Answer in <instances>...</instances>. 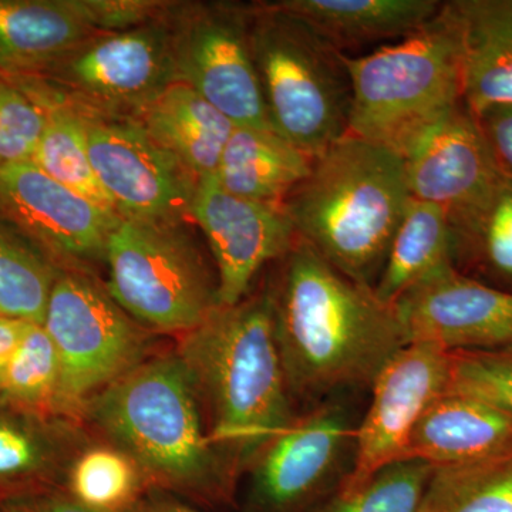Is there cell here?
Instances as JSON below:
<instances>
[{"label":"cell","mask_w":512,"mask_h":512,"mask_svg":"<svg viewBox=\"0 0 512 512\" xmlns=\"http://www.w3.org/2000/svg\"><path fill=\"white\" fill-rule=\"evenodd\" d=\"M512 456V416L480 397L448 389L417 421L403 458L458 466Z\"/></svg>","instance_id":"18"},{"label":"cell","mask_w":512,"mask_h":512,"mask_svg":"<svg viewBox=\"0 0 512 512\" xmlns=\"http://www.w3.org/2000/svg\"><path fill=\"white\" fill-rule=\"evenodd\" d=\"M167 16L126 32L99 33L25 79L83 119L137 120L177 83Z\"/></svg>","instance_id":"9"},{"label":"cell","mask_w":512,"mask_h":512,"mask_svg":"<svg viewBox=\"0 0 512 512\" xmlns=\"http://www.w3.org/2000/svg\"><path fill=\"white\" fill-rule=\"evenodd\" d=\"M43 128L42 106L12 76L0 72V165L32 161Z\"/></svg>","instance_id":"33"},{"label":"cell","mask_w":512,"mask_h":512,"mask_svg":"<svg viewBox=\"0 0 512 512\" xmlns=\"http://www.w3.org/2000/svg\"><path fill=\"white\" fill-rule=\"evenodd\" d=\"M252 5L174 2L168 12L175 80L235 126L274 130L252 55Z\"/></svg>","instance_id":"10"},{"label":"cell","mask_w":512,"mask_h":512,"mask_svg":"<svg viewBox=\"0 0 512 512\" xmlns=\"http://www.w3.org/2000/svg\"><path fill=\"white\" fill-rule=\"evenodd\" d=\"M474 117L498 170L512 180V104L488 107Z\"/></svg>","instance_id":"36"},{"label":"cell","mask_w":512,"mask_h":512,"mask_svg":"<svg viewBox=\"0 0 512 512\" xmlns=\"http://www.w3.org/2000/svg\"><path fill=\"white\" fill-rule=\"evenodd\" d=\"M349 134L396 153L414 131L463 101L460 28L451 2L429 23L365 56H343Z\"/></svg>","instance_id":"5"},{"label":"cell","mask_w":512,"mask_h":512,"mask_svg":"<svg viewBox=\"0 0 512 512\" xmlns=\"http://www.w3.org/2000/svg\"><path fill=\"white\" fill-rule=\"evenodd\" d=\"M60 377L55 343L43 325L29 323L0 380V400L29 412L59 416Z\"/></svg>","instance_id":"31"},{"label":"cell","mask_w":512,"mask_h":512,"mask_svg":"<svg viewBox=\"0 0 512 512\" xmlns=\"http://www.w3.org/2000/svg\"><path fill=\"white\" fill-rule=\"evenodd\" d=\"M463 103L477 116L512 104V0H454Z\"/></svg>","instance_id":"20"},{"label":"cell","mask_w":512,"mask_h":512,"mask_svg":"<svg viewBox=\"0 0 512 512\" xmlns=\"http://www.w3.org/2000/svg\"><path fill=\"white\" fill-rule=\"evenodd\" d=\"M191 220L214 262L222 306L247 298L259 272L288 254L298 239L284 205L231 194L215 175L198 183Z\"/></svg>","instance_id":"16"},{"label":"cell","mask_w":512,"mask_h":512,"mask_svg":"<svg viewBox=\"0 0 512 512\" xmlns=\"http://www.w3.org/2000/svg\"><path fill=\"white\" fill-rule=\"evenodd\" d=\"M30 322L0 315V380Z\"/></svg>","instance_id":"37"},{"label":"cell","mask_w":512,"mask_h":512,"mask_svg":"<svg viewBox=\"0 0 512 512\" xmlns=\"http://www.w3.org/2000/svg\"><path fill=\"white\" fill-rule=\"evenodd\" d=\"M252 5V55L269 121L309 157L349 133L352 87L345 53L274 2Z\"/></svg>","instance_id":"6"},{"label":"cell","mask_w":512,"mask_h":512,"mask_svg":"<svg viewBox=\"0 0 512 512\" xmlns=\"http://www.w3.org/2000/svg\"><path fill=\"white\" fill-rule=\"evenodd\" d=\"M32 504L39 512H101L90 510L84 505L77 503L69 494L64 490H46L42 493L33 495L30 498ZM123 512H140L138 504L131 510Z\"/></svg>","instance_id":"38"},{"label":"cell","mask_w":512,"mask_h":512,"mask_svg":"<svg viewBox=\"0 0 512 512\" xmlns=\"http://www.w3.org/2000/svg\"><path fill=\"white\" fill-rule=\"evenodd\" d=\"M43 328L59 353L57 414L82 417L101 390L148 357L150 330L111 298L96 275L60 271L47 303Z\"/></svg>","instance_id":"8"},{"label":"cell","mask_w":512,"mask_h":512,"mask_svg":"<svg viewBox=\"0 0 512 512\" xmlns=\"http://www.w3.org/2000/svg\"><path fill=\"white\" fill-rule=\"evenodd\" d=\"M96 35L79 0H0V72L36 76Z\"/></svg>","instance_id":"19"},{"label":"cell","mask_w":512,"mask_h":512,"mask_svg":"<svg viewBox=\"0 0 512 512\" xmlns=\"http://www.w3.org/2000/svg\"><path fill=\"white\" fill-rule=\"evenodd\" d=\"M177 352L200 394L212 443L238 473L298 417L275 342L268 289L218 306L183 336Z\"/></svg>","instance_id":"3"},{"label":"cell","mask_w":512,"mask_h":512,"mask_svg":"<svg viewBox=\"0 0 512 512\" xmlns=\"http://www.w3.org/2000/svg\"><path fill=\"white\" fill-rule=\"evenodd\" d=\"M266 289L293 402L319 404L333 394L370 387L390 357L407 345L394 306L302 239L279 259Z\"/></svg>","instance_id":"1"},{"label":"cell","mask_w":512,"mask_h":512,"mask_svg":"<svg viewBox=\"0 0 512 512\" xmlns=\"http://www.w3.org/2000/svg\"><path fill=\"white\" fill-rule=\"evenodd\" d=\"M453 264V232L440 205L410 198L390 244L375 293L387 305L440 266Z\"/></svg>","instance_id":"26"},{"label":"cell","mask_w":512,"mask_h":512,"mask_svg":"<svg viewBox=\"0 0 512 512\" xmlns=\"http://www.w3.org/2000/svg\"><path fill=\"white\" fill-rule=\"evenodd\" d=\"M84 15L99 33L126 32L157 22L174 2L163 0H79Z\"/></svg>","instance_id":"35"},{"label":"cell","mask_w":512,"mask_h":512,"mask_svg":"<svg viewBox=\"0 0 512 512\" xmlns=\"http://www.w3.org/2000/svg\"><path fill=\"white\" fill-rule=\"evenodd\" d=\"M192 220L120 218L107 241V292L150 332L187 335L220 305L218 276Z\"/></svg>","instance_id":"7"},{"label":"cell","mask_w":512,"mask_h":512,"mask_svg":"<svg viewBox=\"0 0 512 512\" xmlns=\"http://www.w3.org/2000/svg\"><path fill=\"white\" fill-rule=\"evenodd\" d=\"M357 424L339 400L296 417L248 467L247 511L309 512L328 500L350 473Z\"/></svg>","instance_id":"11"},{"label":"cell","mask_w":512,"mask_h":512,"mask_svg":"<svg viewBox=\"0 0 512 512\" xmlns=\"http://www.w3.org/2000/svg\"><path fill=\"white\" fill-rule=\"evenodd\" d=\"M140 512H202L184 503L173 494L161 490H148L138 503Z\"/></svg>","instance_id":"39"},{"label":"cell","mask_w":512,"mask_h":512,"mask_svg":"<svg viewBox=\"0 0 512 512\" xmlns=\"http://www.w3.org/2000/svg\"><path fill=\"white\" fill-rule=\"evenodd\" d=\"M0 512H39L30 498H6L0 501Z\"/></svg>","instance_id":"40"},{"label":"cell","mask_w":512,"mask_h":512,"mask_svg":"<svg viewBox=\"0 0 512 512\" xmlns=\"http://www.w3.org/2000/svg\"><path fill=\"white\" fill-rule=\"evenodd\" d=\"M448 220L458 271L512 292V180L501 175L476 201L448 214Z\"/></svg>","instance_id":"25"},{"label":"cell","mask_w":512,"mask_h":512,"mask_svg":"<svg viewBox=\"0 0 512 512\" xmlns=\"http://www.w3.org/2000/svg\"><path fill=\"white\" fill-rule=\"evenodd\" d=\"M451 390L480 397L512 416V349L451 352Z\"/></svg>","instance_id":"34"},{"label":"cell","mask_w":512,"mask_h":512,"mask_svg":"<svg viewBox=\"0 0 512 512\" xmlns=\"http://www.w3.org/2000/svg\"><path fill=\"white\" fill-rule=\"evenodd\" d=\"M198 181L217 174L235 124L183 83L164 90L136 120Z\"/></svg>","instance_id":"22"},{"label":"cell","mask_w":512,"mask_h":512,"mask_svg":"<svg viewBox=\"0 0 512 512\" xmlns=\"http://www.w3.org/2000/svg\"><path fill=\"white\" fill-rule=\"evenodd\" d=\"M72 420L20 409L0 400V488L66 478L86 443Z\"/></svg>","instance_id":"23"},{"label":"cell","mask_w":512,"mask_h":512,"mask_svg":"<svg viewBox=\"0 0 512 512\" xmlns=\"http://www.w3.org/2000/svg\"><path fill=\"white\" fill-rule=\"evenodd\" d=\"M42 106L45 128L32 161L57 183L69 188L103 210L114 212V205L94 171L87 144L86 120L25 77L12 76Z\"/></svg>","instance_id":"27"},{"label":"cell","mask_w":512,"mask_h":512,"mask_svg":"<svg viewBox=\"0 0 512 512\" xmlns=\"http://www.w3.org/2000/svg\"><path fill=\"white\" fill-rule=\"evenodd\" d=\"M86 120L94 171L123 220H191L198 178L136 120Z\"/></svg>","instance_id":"13"},{"label":"cell","mask_w":512,"mask_h":512,"mask_svg":"<svg viewBox=\"0 0 512 512\" xmlns=\"http://www.w3.org/2000/svg\"><path fill=\"white\" fill-rule=\"evenodd\" d=\"M419 512H512V456L434 467Z\"/></svg>","instance_id":"29"},{"label":"cell","mask_w":512,"mask_h":512,"mask_svg":"<svg viewBox=\"0 0 512 512\" xmlns=\"http://www.w3.org/2000/svg\"><path fill=\"white\" fill-rule=\"evenodd\" d=\"M64 480L73 500L101 512L131 510L150 490L136 461L109 443L83 447Z\"/></svg>","instance_id":"28"},{"label":"cell","mask_w":512,"mask_h":512,"mask_svg":"<svg viewBox=\"0 0 512 512\" xmlns=\"http://www.w3.org/2000/svg\"><path fill=\"white\" fill-rule=\"evenodd\" d=\"M312 164V157L275 130L235 126L215 178L238 197L285 205L311 173Z\"/></svg>","instance_id":"24"},{"label":"cell","mask_w":512,"mask_h":512,"mask_svg":"<svg viewBox=\"0 0 512 512\" xmlns=\"http://www.w3.org/2000/svg\"><path fill=\"white\" fill-rule=\"evenodd\" d=\"M396 153L410 195L447 214L476 201L503 175L463 101L414 131Z\"/></svg>","instance_id":"17"},{"label":"cell","mask_w":512,"mask_h":512,"mask_svg":"<svg viewBox=\"0 0 512 512\" xmlns=\"http://www.w3.org/2000/svg\"><path fill=\"white\" fill-rule=\"evenodd\" d=\"M0 220L59 271L94 275L120 217L57 183L33 161L0 165Z\"/></svg>","instance_id":"12"},{"label":"cell","mask_w":512,"mask_h":512,"mask_svg":"<svg viewBox=\"0 0 512 512\" xmlns=\"http://www.w3.org/2000/svg\"><path fill=\"white\" fill-rule=\"evenodd\" d=\"M202 409L190 370L173 352L148 356L89 400L82 417L136 461L150 490L221 503L238 471L212 443Z\"/></svg>","instance_id":"2"},{"label":"cell","mask_w":512,"mask_h":512,"mask_svg":"<svg viewBox=\"0 0 512 512\" xmlns=\"http://www.w3.org/2000/svg\"><path fill=\"white\" fill-rule=\"evenodd\" d=\"M451 373V352L430 343H409L390 357L370 386L372 402L357 424L352 468L339 488L359 487L402 460L417 421L450 389Z\"/></svg>","instance_id":"14"},{"label":"cell","mask_w":512,"mask_h":512,"mask_svg":"<svg viewBox=\"0 0 512 512\" xmlns=\"http://www.w3.org/2000/svg\"><path fill=\"white\" fill-rule=\"evenodd\" d=\"M279 8L298 16L329 45L350 47L400 40L440 12L437 0H279Z\"/></svg>","instance_id":"21"},{"label":"cell","mask_w":512,"mask_h":512,"mask_svg":"<svg viewBox=\"0 0 512 512\" xmlns=\"http://www.w3.org/2000/svg\"><path fill=\"white\" fill-rule=\"evenodd\" d=\"M60 271L0 220V315L43 325Z\"/></svg>","instance_id":"30"},{"label":"cell","mask_w":512,"mask_h":512,"mask_svg":"<svg viewBox=\"0 0 512 512\" xmlns=\"http://www.w3.org/2000/svg\"><path fill=\"white\" fill-rule=\"evenodd\" d=\"M407 345L447 352L512 349V292L440 266L394 302Z\"/></svg>","instance_id":"15"},{"label":"cell","mask_w":512,"mask_h":512,"mask_svg":"<svg viewBox=\"0 0 512 512\" xmlns=\"http://www.w3.org/2000/svg\"><path fill=\"white\" fill-rule=\"evenodd\" d=\"M410 198L399 154L348 133L313 158L284 207L299 239L375 288Z\"/></svg>","instance_id":"4"},{"label":"cell","mask_w":512,"mask_h":512,"mask_svg":"<svg viewBox=\"0 0 512 512\" xmlns=\"http://www.w3.org/2000/svg\"><path fill=\"white\" fill-rule=\"evenodd\" d=\"M433 470L419 458L393 461L359 487L338 488L312 512H419Z\"/></svg>","instance_id":"32"}]
</instances>
